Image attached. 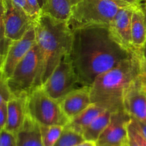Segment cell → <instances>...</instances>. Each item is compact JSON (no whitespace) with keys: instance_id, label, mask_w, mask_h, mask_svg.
Here are the masks:
<instances>
[{"instance_id":"cell-21","label":"cell","mask_w":146,"mask_h":146,"mask_svg":"<svg viewBox=\"0 0 146 146\" xmlns=\"http://www.w3.org/2000/svg\"><path fill=\"white\" fill-rule=\"evenodd\" d=\"M84 141L82 134L64 127L60 138L54 146H74Z\"/></svg>"},{"instance_id":"cell-2","label":"cell","mask_w":146,"mask_h":146,"mask_svg":"<svg viewBox=\"0 0 146 146\" xmlns=\"http://www.w3.org/2000/svg\"><path fill=\"white\" fill-rule=\"evenodd\" d=\"M36 44L40 52V68L34 88L45 82L62 58L70 54L72 31L67 21L41 14L34 23Z\"/></svg>"},{"instance_id":"cell-17","label":"cell","mask_w":146,"mask_h":146,"mask_svg":"<svg viewBox=\"0 0 146 146\" xmlns=\"http://www.w3.org/2000/svg\"><path fill=\"white\" fill-rule=\"evenodd\" d=\"M80 0H46L42 14L50 16L55 19L67 21L72 7Z\"/></svg>"},{"instance_id":"cell-22","label":"cell","mask_w":146,"mask_h":146,"mask_svg":"<svg viewBox=\"0 0 146 146\" xmlns=\"http://www.w3.org/2000/svg\"><path fill=\"white\" fill-rule=\"evenodd\" d=\"M4 0H0V52L1 55L5 56L7 49L11 41L7 39L4 34Z\"/></svg>"},{"instance_id":"cell-30","label":"cell","mask_w":146,"mask_h":146,"mask_svg":"<svg viewBox=\"0 0 146 146\" xmlns=\"http://www.w3.org/2000/svg\"><path fill=\"white\" fill-rule=\"evenodd\" d=\"M132 121H133V122L134 123L136 128L138 130V131L140 133V134H141V135L144 137L145 139L146 140V123H145L137 121V120L134 119V118H132Z\"/></svg>"},{"instance_id":"cell-34","label":"cell","mask_w":146,"mask_h":146,"mask_svg":"<svg viewBox=\"0 0 146 146\" xmlns=\"http://www.w3.org/2000/svg\"><path fill=\"white\" fill-rule=\"evenodd\" d=\"M38 2L40 6V8H41V9L42 10V9L44 8V5H45L46 4V0H38Z\"/></svg>"},{"instance_id":"cell-20","label":"cell","mask_w":146,"mask_h":146,"mask_svg":"<svg viewBox=\"0 0 146 146\" xmlns=\"http://www.w3.org/2000/svg\"><path fill=\"white\" fill-rule=\"evenodd\" d=\"M64 127L62 125H40L43 146H54L60 138Z\"/></svg>"},{"instance_id":"cell-38","label":"cell","mask_w":146,"mask_h":146,"mask_svg":"<svg viewBox=\"0 0 146 146\" xmlns=\"http://www.w3.org/2000/svg\"><path fill=\"white\" fill-rule=\"evenodd\" d=\"M97 146H98V145H97ZM127 146H128V145H127Z\"/></svg>"},{"instance_id":"cell-31","label":"cell","mask_w":146,"mask_h":146,"mask_svg":"<svg viewBox=\"0 0 146 146\" xmlns=\"http://www.w3.org/2000/svg\"><path fill=\"white\" fill-rule=\"evenodd\" d=\"M74 146H97V143L94 141H84L82 142L81 143L77 144Z\"/></svg>"},{"instance_id":"cell-1","label":"cell","mask_w":146,"mask_h":146,"mask_svg":"<svg viewBox=\"0 0 146 146\" xmlns=\"http://www.w3.org/2000/svg\"><path fill=\"white\" fill-rule=\"evenodd\" d=\"M70 58L79 79L90 87L99 75L131 57L130 51L119 44L107 27L94 26L72 31Z\"/></svg>"},{"instance_id":"cell-25","label":"cell","mask_w":146,"mask_h":146,"mask_svg":"<svg viewBox=\"0 0 146 146\" xmlns=\"http://www.w3.org/2000/svg\"><path fill=\"white\" fill-rule=\"evenodd\" d=\"M127 132H128L129 135H131L140 146H146V140L140 134L138 130L136 128L134 123L132 121V118L131 121H130V123L127 125Z\"/></svg>"},{"instance_id":"cell-35","label":"cell","mask_w":146,"mask_h":146,"mask_svg":"<svg viewBox=\"0 0 146 146\" xmlns=\"http://www.w3.org/2000/svg\"><path fill=\"white\" fill-rule=\"evenodd\" d=\"M3 62H4V56L1 55V52H0V69H1V67H2Z\"/></svg>"},{"instance_id":"cell-14","label":"cell","mask_w":146,"mask_h":146,"mask_svg":"<svg viewBox=\"0 0 146 146\" xmlns=\"http://www.w3.org/2000/svg\"><path fill=\"white\" fill-rule=\"evenodd\" d=\"M27 115V96H13L7 101V119L4 130L17 134Z\"/></svg>"},{"instance_id":"cell-3","label":"cell","mask_w":146,"mask_h":146,"mask_svg":"<svg viewBox=\"0 0 146 146\" xmlns=\"http://www.w3.org/2000/svg\"><path fill=\"white\" fill-rule=\"evenodd\" d=\"M140 54L136 52L111 69L102 73L90 86L92 103L102 105L112 112L123 110V95L138 77Z\"/></svg>"},{"instance_id":"cell-4","label":"cell","mask_w":146,"mask_h":146,"mask_svg":"<svg viewBox=\"0 0 146 146\" xmlns=\"http://www.w3.org/2000/svg\"><path fill=\"white\" fill-rule=\"evenodd\" d=\"M120 8L110 0H80L72 7L67 24L72 31L94 26L108 27Z\"/></svg>"},{"instance_id":"cell-27","label":"cell","mask_w":146,"mask_h":146,"mask_svg":"<svg viewBox=\"0 0 146 146\" xmlns=\"http://www.w3.org/2000/svg\"><path fill=\"white\" fill-rule=\"evenodd\" d=\"M27 4H29L31 9L32 10L33 13H34V17L36 19H38L40 14H42V9L40 8V6L39 4L38 0H26Z\"/></svg>"},{"instance_id":"cell-7","label":"cell","mask_w":146,"mask_h":146,"mask_svg":"<svg viewBox=\"0 0 146 146\" xmlns=\"http://www.w3.org/2000/svg\"><path fill=\"white\" fill-rule=\"evenodd\" d=\"M41 87L50 98L57 101L62 99L71 91L84 87L74 71L70 54L62 58Z\"/></svg>"},{"instance_id":"cell-5","label":"cell","mask_w":146,"mask_h":146,"mask_svg":"<svg viewBox=\"0 0 146 146\" xmlns=\"http://www.w3.org/2000/svg\"><path fill=\"white\" fill-rule=\"evenodd\" d=\"M27 114L42 125L65 126L69 122L60 102L50 98L41 86L34 88L27 96Z\"/></svg>"},{"instance_id":"cell-16","label":"cell","mask_w":146,"mask_h":146,"mask_svg":"<svg viewBox=\"0 0 146 146\" xmlns=\"http://www.w3.org/2000/svg\"><path fill=\"white\" fill-rule=\"evenodd\" d=\"M105 110L107 108L101 104L92 103L82 112L70 119L64 127L82 134L85 128Z\"/></svg>"},{"instance_id":"cell-29","label":"cell","mask_w":146,"mask_h":146,"mask_svg":"<svg viewBox=\"0 0 146 146\" xmlns=\"http://www.w3.org/2000/svg\"><path fill=\"white\" fill-rule=\"evenodd\" d=\"M11 1H14L15 4H18L19 7H21V8H22L23 9H24V11H25L26 12H27V14L30 16V17H32L34 19H35V20L37 19H36V17H34V13H33L32 10L31 9V8L29 7V4H27V2L26 0H11Z\"/></svg>"},{"instance_id":"cell-19","label":"cell","mask_w":146,"mask_h":146,"mask_svg":"<svg viewBox=\"0 0 146 146\" xmlns=\"http://www.w3.org/2000/svg\"><path fill=\"white\" fill-rule=\"evenodd\" d=\"M112 113L113 112L110 110H105L85 128L82 133V135L85 141L97 142L100 135L108 125Z\"/></svg>"},{"instance_id":"cell-13","label":"cell","mask_w":146,"mask_h":146,"mask_svg":"<svg viewBox=\"0 0 146 146\" xmlns=\"http://www.w3.org/2000/svg\"><path fill=\"white\" fill-rule=\"evenodd\" d=\"M59 102L63 113L70 121L92 104L90 87L84 86L74 90Z\"/></svg>"},{"instance_id":"cell-12","label":"cell","mask_w":146,"mask_h":146,"mask_svg":"<svg viewBox=\"0 0 146 146\" xmlns=\"http://www.w3.org/2000/svg\"><path fill=\"white\" fill-rule=\"evenodd\" d=\"M123 108L132 118L146 123V92L138 78L125 91Z\"/></svg>"},{"instance_id":"cell-6","label":"cell","mask_w":146,"mask_h":146,"mask_svg":"<svg viewBox=\"0 0 146 146\" xmlns=\"http://www.w3.org/2000/svg\"><path fill=\"white\" fill-rule=\"evenodd\" d=\"M40 68V52L34 44L25 56L18 63L11 76L7 79L13 96H28L34 88Z\"/></svg>"},{"instance_id":"cell-9","label":"cell","mask_w":146,"mask_h":146,"mask_svg":"<svg viewBox=\"0 0 146 146\" xmlns=\"http://www.w3.org/2000/svg\"><path fill=\"white\" fill-rule=\"evenodd\" d=\"M130 121L131 117L124 109L112 113L110 123L97 139V145H128L127 125Z\"/></svg>"},{"instance_id":"cell-26","label":"cell","mask_w":146,"mask_h":146,"mask_svg":"<svg viewBox=\"0 0 146 146\" xmlns=\"http://www.w3.org/2000/svg\"><path fill=\"white\" fill-rule=\"evenodd\" d=\"M7 119V102L0 103V131L4 129Z\"/></svg>"},{"instance_id":"cell-24","label":"cell","mask_w":146,"mask_h":146,"mask_svg":"<svg viewBox=\"0 0 146 146\" xmlns=\"http://www.w3.org/2000/svg\"><path fill=\"white\" fill-rule=\"evenodd\" d=\"M0 146H17L16 135L6 130L0 131Z\"/></svg>"},{"instance_id":"cell-10","label":"cell","mask_w":146,"mask_h":146,"mask_svg":"<svg viewBox=\"0 0 146 146\" xmlns=\"http://www.w3.org/2000/svg\"><path fill=\"white\" fill-rule=\"evenodd\" d=\"M35 42L34 26L30 28L20 39L11 41L1 67V71L6 79L11 76L18 63L25 56Z\"/></svg>"},{"instance_id":"cell-37","label":"cell","mask_w":146,"mask_h":146,"mask_svg":"<svg viewBox=\"0 0 146 146\" xmlns=\"http://www.w3.org/2000/svg\"><path fill=\"white\" fill-rule=\"evenodd\" d=\"M144 88H145V87H144ZM145 92H146V88H145Z\"/></svg>"},{"instance_id":"cell-15","label":"cell","mask_w":146,"mask_h":146,"mask_svg":"<svg viewBox=\"0 0 146 146\" xmlns=\"http://www.w3.org/2000/svg\"><path fill=\"white\" fill-rule=\"evenodd\" d=\"M17 146H43L40 124L27 114L24 123L16 134Z\"/></svg>"},{"instance_id":"cell-28","label":"cell","mask_w":146,"mask_h":146,"mask_svg":"<svg viewBox=\"0 0 146 146\" xmlns=\"http://www.w3.org/2000/svg\"><path fill=\"white\" fill-rule=\"evenodd\" d=\"M120 7H128V6H137L143 1V0H110Z\"/></svg>"},{"instance_id":"cell-11","label":"cell","mask_w":146,"mask_h":146,"mask_svg":"<svg viewBox=\"0 0 146 146\" xmlns=\"http://www.w3.org/2000/svg\"><path fill=\"white\" fill-rule=\"evenodd\" d=\"M135 6L121 7L107 27L113 38L119 44L130 51H139L132 44L131 19Z\"/></svg>"},{"instance_id":"cell-8","label":"cell","mask_w":146,"mask_h":146,"mask_svg":"<svg viewBox=\"0 0 146 146\" xmlns=\"http://www.w3.org/2000/svg\"><path fill=\"white\" fill-rule=\"evenodd\" d=\"M4 34L9 41L20 39L34 26L36 20L11 0H4Z\"/></svg>"},{"instance_id":"cell-33","label":"cell","mask_w":146,"mask_h":146,"mask_svg":"<svg viewBox=\"0 0 146 146\" xmlns=\"http://www.w3.org/2000/svg\"><path fill=\"white\" fill-rule=\"evenodd\" d=\"M140 54L143 58L146 59V41L143 46L140 49Z\"/></svg>"},{"instance_id":"cell-32","label":"cell","mask_w":146,"mask_h":146,"mask_svg":"<svg viewBox=\"0 0 146 146\" xmlns=\"http://www.w3.org/2000/svg\"><path fill=\"white\" fill-rule=\"evenodd\" d=\"M139 6H140V9H141L142 11H143V14H144L145 23L146 26V2H144V1L143 2V1H142V2L139 4Z\"/></svg>"},{"instance_id":"cell-23","label":"cell","mask_w":146,"mask_h":146,"mask_svg":"<svg viewBox=\"0 0 146 146\" xmlns=\"http://www.w3.org/2000/svg\"><path fill=\"white\" fill-rule=\"evenodd\" d=\"M11 97V92L9 89L7 79L3 74L2 71L0 69V103L8 101Z\"/></svg>"},{"instance_id":"cell-18","label":"cell","mask_w":146,"mask_h":146,"mask_svg":"<svg viewBox=\"0 0 146 146\" xmlns=\"http://www.w3.org/2000/svg\"><path fill=\"white\" fill-rule=\"evenodd\" d=\"M132 44L137 51H140L146 41V26L144 14L140 6H135L131 19Z\"/></svg>"},{"instance_id":"cell-36","label":"cell","mask_w":146,"mask_h":146,"mask_svg":"<svg viewBox=\"0 0 146 146\" xmlns=\"http://www.w3.org/2000/svg\"><path fill=\"white\" fill-rule=\"evenodd\" d=\"M143 1H144V2H146V0H143Z\"/></svg>"}]
</instances>
